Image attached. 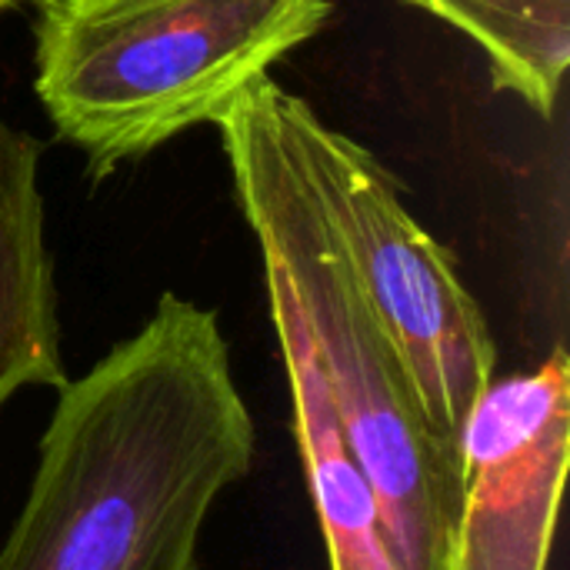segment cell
<instances>
[{
	"label": "cell",
	"mask_w": 570,
	"mask_h": 570,
	"mask_svg": "<svg viewBox=\"0 0 570 570\" xmlns=\"http://www.w3.org/2000/svg\"><path fill=\"white\" fill-rule=\"evenodd\" d=\"M254 448L217 314L167 291L57 391L0 570H197L204 521Z\"/></svg>",
	"instance_id": "obj_1"
},
{
	"label": "cell",
	"mask_w": 570,
	"mask_h": 570,
	"mask_svg": "<svg viewBox=\"0 0 570 570\" xmlns=\"http://www.w3.org/2000/svg\"><path fill=\"white\" fill-rule=\"evenodd\" d=\"M331 17V0H43L33 90L100 180L217 124Z\"/></svg>",
	"instance_id": "obj_2"
},
{
	"label": "cell",
	"mask_w": 570,
	"mask_h": 570,
	"mask_svg": "<svg viewBox=\"0 0 570 570\" xmlns=\"http://www.w3.org/2000/svg\"><path fill=\"white\" fill-rule=\"evenodd\" d=\"M301 137L364 301L407 367L421 407L461 458L471 407L494 381L498 347L458 277V264L404 207L397 180L357 140L331 130L311 104Z\"/></svg>",
	"instance_id": "obj_3"
},
{
	"label": "cell",
	"mask_w": 570,
	"mask_h": 570,
	"mask_svg": "<svg viewBox=\"0 0 570 570\" xmlns=\"http://www.w3.org/2000/svg\"><path fill=\"white\" fill-rule=\"evenodd\" d=\"M570 454V361L494 377L461 434L451 570H548Z\"/></svg>",
	"instance_id": "obj_4"
},
{
	"label": "cell",
	"mask_w": 570,
	"mask_h": 570,
	"mask_svg": "<svg viewBox=\"0 0 570 570\" xmlns=\"http://www.w3.org/2000/svg\"><path fill=\"white\" fill-rule=\"evenodd\" d=\"M40 154V140L0 114V411L23 387L60 391L70 381L43 237Z\"/></svg>",
	"instance_id": "obj_5"
},
{
	"label": "cell",
	"mask_w": 570,
	"mask_h": 570,
	"mask_svg": "<svg viewBox=\"0 0 570 570\" xmlns=\"http://www.w3.org/2000/svg\"><path fill=\"white\" fill-rule=\"evenodd\" d=\"M468 33L498 90L551 117L570 67V0H404Z\"/></svg>",
	"instance_id": "obj_6"
},
{
	"label": "cell",
	"mask_w": 570,
	"mask_h": 570,
	"mask_svg": "<svg viewBox=\"0 0 570 570\" xmlns=\"http://www.w3.org/2000/svg\"><path fill=\"white\" fill-rule=\"evenodd\" d=\"M13 3H23V0H10V7H13ZM30 3H43V0H30Z\"/></svg>",
	"instance_id": "obj_7"
},
{
	"label": "cell",
	"mask_w": 570,
	"mask_h": 570,
	"mask_svg": "<svg viewBox=\"0 0 570 570\" xmlns=\"http://www.w3.org/2000/svg\"><path fill=\"white\" fill-rule=\"evenodd\" d=\"M3 7H10V0H0V10H3Z\"/></svg>",
	"instance_id": "obj_8"
}]
</instances>
